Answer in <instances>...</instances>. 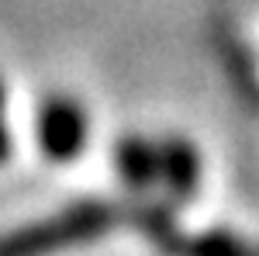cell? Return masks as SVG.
<instances>
[{
    "label": "cell",
    "instance_id": "cell-1",
    "mask_svg": "<svg viewBox=\"0 0 259 256\" xmlns=\"http://www.w3.org/2000/svg\"><path fill=\"white\" fill-rule=\"evenodd\" d=\"M114 222H118L114 204H107V201H80V204H69L59 215L31 222L24 229H14V232L0 236V256L56 253V249H66V246L90 242V239L104 236Z\"/></svg>",
    "mask_w": 259,
    "mask_h": 256
},
{
    "label": "cell",
    "instance_id": "cell-2",
    "mask_svg": "<svg viewBox=\"0 0 259 256\" xmlns=\"http://www.w3.org/2000/svg\"><path fill=\"white\" fill-rule=\"evenodd\" d=\"M38 145L45 159L69 163L87 145V111L73 97H49L38 111Z\"/></svg>",
    "mask_w": 259,
    "mask_h": 256
},
{
    "label": "cell",
    "instance_id": "cell-3",
    "mask_svg": "<svg viewBox=\"0 0 259 256\" xmlns=\"http://www.w3.org/2000/svg\"><path fill=\"white\" fill-rule=\"evenodd\" d=\"M156 153H159V180L166 184V191L177 201L190 197L200 184L197 149L183 138H166L162 145H156Z\"/></svg>",
    "mask_w": 259,
    "mask_h": 256
},
{
    "label": "cell",
    "instance_id": "cell-4",
    "mask_svg": "<svg viewBox=\"0 0 259 256\" xmlns=\"http://www.w3.org/2000/svg\"><path fill=\"white\" fill-rule=\"evenodd\" d=\"M118 173L124 187L132 191H149L159 180V153L152 142L139 135H128L118 142Z\"/></svg>",
    "mask_w": 259,
    "mask_h": 256
},
{
    "label": "cell",
    "instance_id": "cell-5",
    "mask_svg": "<svg viewBox=\"0 0 259 256\" xmlns=\"http://www.w3.org/2000/svg\"><path fill=\"white\" fill-rule=\"evenodd\" d=\"M187 256H249V249L239 239H232L228 232H207V236L194 239L187 246H180Z\"/></svg>",
    "mask_w": 259,
    "mask_h": 256
},
{
    "label": "cell",
    "instance_id": "cell-6",
    "mask_svg": "<svg viewBox=\"0 0 259 256\" xmlns=\"http://www.w3.org/2000/svg\"><path fill=\"white\" fill-rule=\"evenodd\" d=\"M139 222H142V229H145V236L152 239V242H159L162 249H169V253H177V249H180V239H177V229H173V218L166 215L162 208H142V211H139Z\"/></svg>",
    "mask_w": 259,
    "mask_h": 256
},
{
    "label": "cell",
    "instance_id": "cell-7",
    "mask_svg": "<svg viewBox=\"0 0 259 256\" xmlns=\"http://www.w3.org/2000/svg\"><path fill=\"white\" fill-rule=\"evenodd\" d=\"M4 83H0V163L11 156V135H7V125H4Z\"/></svg>",
    "mask_w": 259,
    "mask_h": 256
}]
</instances>
